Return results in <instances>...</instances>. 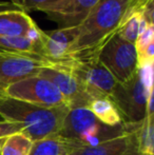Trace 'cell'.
<instances>
[{
	"instance_id": "2e32d148",
	"label": "cell",
	"mask_w": 154,
	"mask_h": 155,
	"mask_svg": "<svg viewBox=\"0 0 154 155\" xmlns=\"http://www.w3.org/2000/svg\"><path fill=\"white\" fill-rule=\"evenodd\" d=\"M139 155H154V114L146 115L135 131Z\"/></svg>"
},
{
	"instance_id": "d4e9b609",
	"label": "cell",
	"mask_w": 154,
	"mask_h": 155,
	"mask_svg": "<svg viewBox=\"0 0 154 155\" xmlns=\"http://www.w3.org/2000/svg\"><path fill=\"white\" fill-rule=\"evenodd\" d=\"M0 120H2V119H1V117H0Z\"/></svg>"
},
{
	"instance_id": "ba28073f",
	"label": "cell",
	"mask_w": 154,
	"mask_h": 155,
	"mask_svg": "<svg viewBox=\"0 0 154 155\" xmlns=\"http://www.w3.org/2000/svg\"><path fill=\"white\" fill-rule=\"evenodd\" d=\"M55 67L37 56L0 52V96L8 86L38 75L44 68Z\"/></svg>"
},
{
	"instance_id": "30bf717a",
	"label": "cell",
	"mask_w": 154,
	"mask_h": 155,
	"mask_svg": "<svg viewBox=\"0 0 154 155\" xmlns=\"http://www.w3.org/2000/svg\"><path fill=\"white\" fill-rule=\"evenodd\" d=\"M38 75L50 80L60 91L67 100L69 108H88L93 98L89 95L79 80L68 70L61 67L44 68Z\"/></svg>"
},
{
	"instance_id": "603a6c76",
	"label": "cell",
	"mask_w": 154,
	"mask_h": 155,
	"mask_svg": "<svg viewBox=\"0 0 154 155\" xmlns=\"http://www.w3.org/2000/svg\"><path fill=\"white\" fill-rule=\"evenodd\" d=\"M3 139H4V138H2V139H0V147H1V145H2V143H3Z\"/></svg>"
},
{
	"instance_id": "52a82bcc",
	"label": "cell",
	"mask_w": 154,
	"mask_h": 155,
	"mask_svg": "<svg viewBox=\"0 0 154 155\" xmlns=\"http://www.w3.org/2000/svg\"><path fill=\"white\" fill-rule=\"evenodd\" d=\"M1 96L29 102L42 108L69 107L66 98L54 84L40 75L25 78L8 86Z\"/></svg>"
},
{
	"instance_id": "4fadbf2b",
	"label": "cell",
	"mask_w": 154,
	"mask_h": 155,
	"mask_svg": "<svg viewBox=\"0 0 154 155\" xmlns=\"http://www.w3.org/2000/svg\"><path fill=\"white\" fill-rule=\"evenodd\" d=\"M38 25L22 11L0 13V37L32 36L37 33Z\"/></svg>"
},
{
	"instance_id": "8fae6325",
	"label": "cell",
	"mask_w": 154,
	"mask_h": 155,
	"mask_svg": "<svg viewBox=\"0 0 154 155\" xmlns=\"http://www.w3.org/2000/svg\"><path fill=\"white\" fill-rule=\"evenodd\" d=\"M77 33V27L57 28L53 31H42L39 28L40 56L55 65L69 60V50L76 39Z\"/></svg>"
},
{
	"instance_id": "44dd1931",
	"label": "cell",
	"mask_w": 154,
	"mask_h": 155,
	"mask_svg": "<svg viewBox=\"0 0 154 155\" xmlns=\"http://www.w3.org/2000/svg\"><path fill=\"white\" fill-rule=\"evenodd\" d=\"M147 1H148V0H130V3H129V5H128V10H127V12H126L125 17L128 16L129 14H131L134 11H136L140 5L146 3Z\"/></svg>"
},
{
	"instance_id": "7a4b0ae2",
	"label": "cell",
	"mask_w": 154,
	"mask_h": 155,
	"mask_svg": "<svg viewBox=\"0 0 154 155\" xmlns=\"http://www.w3.org/2000/svg\"><path fill=\"white\" fill-rule=\"evenodd\" d=\"M70 108H42L14 98L0 96V117L25 126L23 134L33 141L57 136Z\"/></svg>"
},
{
	"instance_id": "9a60e30c",
	"label": "cell",
	"mask_w": 154,
	"mask_h": 155,
	"mask_svg": "<svg viewBox=\"0 0 154 155\" xmlns=\"http://www.w3.org/2000/svg\"><path fill=\"white\" fill-rule=\"evenodd\" d=\"M88 109L100 123L106 126L115 127L123 123L120 113L109 97L95 98L89 104Z\"/></svg>"
},
{
	"instance_id": "cb8c5ba5",
	"label": "cell",
	"mask_w": 154,
	"mask_h": 155,
	"mask_svg": "<svg viewBox=\"0 0 154 155\" xmlns=\"http://www.w3.org/2000/svg\"><path fill=\"white\" fill-rule=\"evenodd\" d=\"M11 2H13V3H16V2H17V0H11ZM15 5H16V4H15Z\"/></svg>"
},
{
	"instance_id": "5b68a950",
	"label": "cell",
	"mask_w": 154,
	"mask_h": 155,
	"mask_svg": "<svg viewBox=\"0 0 154 155\" xmlns=\"http://www.w3.org/2000/svg\"><path fill=\"white\" fill-rule=\"evenodd\" d=\"M153 94H148L140 75L139 68L125 82H117L110 99L115 104L123 121L138 123L147 115V102Z\"/></svg>"
},
{
	"instance_id": "6da1fadb",
	"label": "cell",
	"mask_w": 154,
	"mask_h": 155,
	"mask_svg": "<svg viewBox=\"0 0 154 155\" xmlns=\"http://www.w3.org/2000/svg\"><path fill=\"white\" fill-rule=\"evenodd\" d=\"M129 3L130 0H99L77 27V37L69 50V59L96 55L119 29Z\"/></svg>"
},
{
	"instance_id": "9c48e42d",
	"label": "cell",
	"mask_w": 154,
	"mask_h": 155,
	"mask_svg": "<svg viewBox=\"0 0 154 155\" xmlns=\"http://www.w3.org/2000/svg\"><path fill=\"white\" fill-rule=\"evenodd\" d=\"M138 124L139 121L134 123L132 128L123 134L90 147L62 143L64 150L61 155H139L135 137Z\"/></svg>"
},
{
	"instance_id": "5bb4252c",
	"label": "cell",
	"mask_w": 154,
	"mask_h": 155,
	"mask_svg": "<svg viewBox=\"0 0 154 155\" xmlns=\"http://www.w3.org/2000/svg\"><path fill=\"white\" fill-rule=\"evenodd\" d=\"M149 25H154V22L149 21L144 16L140 8H138L136 11L132 12L131 14H129L123 18V22H121L119 29L117 30L116 34L121 39L134 45L137 37L139 36V34Z\"/></svg>"
},
{
	"instance_id": "ac0fdd59",
	"label": "cell",
	"mask_w": 154,
	"mask_h": 155,
	"mask_svg": "<svg viewBox=\"0 0 154 155\" xmlns=\"http://www.w3.org/2000/svg\"><path fill=\"white\" fill-rule=\"evenodd\" d=\"M64 150L61 139L58 136L34 141L29 155H61Z\"/></svg>"
},
{
	"instance_id": "3957f363",
	"label": "cell",
	"mask_w": 154,
	"mask_h": 155,
	"mask_svg": "<svg viewBox=\"0 0 154 155\" xmlns=\"http://www.w3.org/2000/svg\"><path fill=\"white\" fill-rule=\"evenodd\" d=\"M133 124L123 121L109 127L100 123L88 108H74L68 112L57 136L64 143L90 147L123 134Z\"/></svg>"
},
{
	"instance_id": "7402d4cb",
	"label": "cell",
	"mask_w": 154,
	"mask_h": 155,
	"mask_svg": "<svg viewBox=\"0 0 154 155\" xmlns=\"http://www.w3.org/2000/svg\"><path fill=\"white\" fill-rule=\"evenodd\" d=\"M20 8L11 1H0V13L8 11H19ZM21 11V10H20Z\"/></svg>"
},
{
	"instance_id": "d6986e66",
	"label": "cell",
	"mask_w": 154,
	"mask_h": 155,
	"mask_svg": "<svg viewBox=\"0 0 154 155\" xmlns=\"http://www.w3.org/2000/svg\"><path fill=\"white\" fill-rule=\"evenodd\" d=\"M58 0H17L16 4L22 12L30 13L33 11H41L48 8Z\"/></svg>"
},
{
	"instance_id": "ffe728a7",
	"label": "cell",
	"mask_w": 154,
	"mask_h": 155,
	"mask_svg": "<svg viewBox=\"0 0 154 155\" xmlns=\"http://www.w3.org/2000/svg\"><path fill=\"white\" fill-rule=\"evenodd\" d=\"M25 130V126L19 123H12V121L0 120V139L5 138L15 133H22Z\"/></svg>"
},
{
	"instance_id": "8992f818",
	"label": "cell",
	"mask_w": 154,
	"mask_h": 155,
	"mask_svg": "<svg viewBox=\"0 0 154 155\" xmlns=\"http://www.w3.org/2000/svg\"><path fill=\"white\" fill-rule=\"evenodd\" d=\"M96 55L117 82L127 81L138 69L134 45L121 39L116 33L101 45Z\"/></svg>"
},
{
	"instance_id": "7c38bea8",
	"label": "cell",
	"mask_w": 154,
	"mask_h": 155,
	"mask_svg": "<svg viewBox=\"0 0 154 155\" xmlns=\"http://www.w3.org/2000/svg\"><path fill=\"white\" fill-rule=\"evenodd\" d=\"M99 0H58L43 10L50 20L57 23L58 28L78 27L90 14Z\"/></svg>"
},
{
	"instance_id": "277c9868",
	"label": "cell",
	"mask_w": 154,
	"mask_h": 155,
	"mask_svg": "<svg viewBox=\"0 0 154 155\" xmlns=\"http://www.w3.org/2000/svg\"><path fill=\"white\" fill-rule=\"evenodd\" d=\"M68 70L84 87L89 95L95 99L111 96L117 81L98 60L97 55L69 59L56 64Z\"/></svg>"
},
{
	"instance_id": "e0dca14e",
	"label": "cell",
	"mask_w": 154,
	"mask_h": 155,
	"mask_svg": "<svg viewBox=\"0 0 154 155\" xmlns=\"http://www.w3.org/2000/svg\"><path fill=\"white\" fill-rule=\"evenodd\" d=\"M34 141L23 133H15L3 139L0 155H29Z\"/></svg>"
}]
</instances>
